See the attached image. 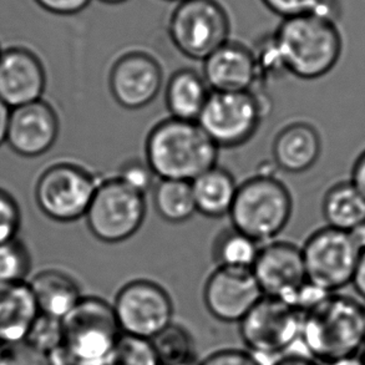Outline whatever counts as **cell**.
Returning <instances> with one entry per match:
<instances>
[{"label":"cell","mask_w":365,"mask_h":365,"mask_svg":"<svg viewBox=\"0 0 365 365\" xmlns=\"http://www.w3.org/2000/svg\"><path fill=\"white\" fill-rule=\"evenodd\" d=\"M202 76L211 91L246 93L255 91L259 73L253 50L227 41L203 60Z\"/></svg>","instance_id":"cell-18"},{"label":"cell","mask_w":365,"mask_h":365,"mask_svg":"<svg viewBox=\"0 0 365 365\" xmlns=\"http://www.w3.org/2000/svg\"><path fill=\"white\" fill-rule=\"evenodd\" d=\"M146 217V200L119 178L99 183L85 215L90 232L101 242L121 243L133 237Z\"/></svg>","instance_id":"cell-8"},{"label":"cell","mask_w":365,"mask_h":365,"mask_svg":"<svg viewBox=\"0 0 365 365\" xmlns=\"http://www.w3.org/2000/svg\"><path fill=\"white\" fill-rule=\"evenodd\" d=\"M262 3L282 19L313 14L336 23L339 14L333 0H262Z\"/></svg>","instance_id":"cell-30"},{"label":"cell","mask_w":365,"mask_h":365,"mask_svg":"<svg viewBox=\"0 0 365 365\" xmlns=\"http://www.w3.org/2000/svg\"><path fill=\"white\" fill-rule=\"evenodd\" d=\"M218 150L197 121L170 118L148 133L145 161L158 180L192 182L216 166Z\"/></svg>","instance_id":"cell-1"},{"label":"cell","mask_w":365,"mask_h":365,"mask_svg":"<svg viewBox=\"0 0 365 365\" xmlns=\"http://www.w3.org/2000/svg\"><path fill=\"white\" fill-rule=\"evenodd\" d=\"M63 328L64 346L80 365L105 364L123 334L114 307L98 297H83Z\"/></svg>","instance_id":"cell-7"},{"label":"cell","mask_w":365,"mask_h":365,"mask_svg":"<svg viewBox=\"0 0 365 365\" xmlns=\"http://www.w3.org/2000/svg\"><path fill=\"white\" fill-rule=\"evenodd\" d=\"M292 211L293 201L284 183L271 175H257L238 186L230 217L233 228L261 243L287 227Z\"/></svg>","instance_id":"cell-4"},{"label":"cell","mask_w":365,"mask_h":365,"mask_svg":"<svg viewBox=\"0 0 365 365\" xmlns=\"http://www.w3.org/2000/svg\"><path fill=\"white\" fill-rule=\"evenodd\" d=\"M322 138L313 125L297 121L277 133L272 156L277 168L288 173H307L321 158Z\"/></svg>","instance_id":"cell-19"},{"label":"cell","mask_w":365,"mask_h":365,"mask_svg":"<svg viewBox=\"0 0 365 365\" xmlns=\"http://www.w3.org/2000/svg\"><path fill=\"white\" fill-rule=\"evenodd\" d=\"M46 73L39 56L23 46H11L0 54V99L10 109L43 99Z\"/></svg>","instance_id":"cell-17"},{"label":"cell","mask_w":365,"mask_h":365,"mask_svg":"<svg viewBox=\"0 0 365 365\" xmlns=\"http://www.w3.org/2000/svg\"><path fill=\"white\" fill-rule=\"evenodd\" d=\"M326 365H364V363L361 361V356H351L327 363Z\"/></svg>","instance_id":"cell-42"},{"label":"cell","mask_w":365,"mask_h":365,"mask_svg":"<svg viewBox=\"0 0 365 365\" xmlns=\"http://www.w3.org/2000/svg\"><path fill=\"white\" fill-rule=\"evenodd\" d=\"M163 81V68L158 60L143 51H128L111 68L110 93L123 109L140 110L155 101Z\"/></svg>","instance_id":"cell-14"},{"label":"cell","mask_w":365,"mask_h":365,"mask_svg":"<svg viewBox=\"0 0 365 365\" xmlns=\"http://www.w3.org/2000/svg\"><path fill=\"white\" fill-rule=\"evenodd\" d=\"M0 351H1V346H0Z\"/></svg>","instance_id":"cell-48"},{"label":"cell","mask_w":365,"mask_h":365,"mask_svg":"<svg viewBox=\"0 0 365 365\" xmlns=\"http://www.w3.org/2000/svg\"><path fill=\"white\" fill-rule=\"evenodd\" d=\"M175 365H198L195 361H188V363H182V364H175Z\"/></svg>","instance_id":"cell-45"},{"label":"cell","mask_w":365,"mask_h":365,"mask_svg":"<svg viewBox=\"0 0 365 365\" xmlns=\"http://www.w3.org/2000/svg\"><path fill=\"white\" fill-rule=\"evenodd\" d=\"M0 365H51L49 356L28 341L1 346Z\"/></svg>","instance_id":"cell-33"},{"label":"cell","mask_w":365,"mask_h":365,"mask_svg":"<svg viewBox=\"0 0 365 365\" xmlns=\"http://www.w3.org/2000/svg\"><path fill=\"white\" fill-rule=\"evenodd\" d=\"M21 226V212L15 198L0 188V243L18 238Z\"/></svg>","instance_id":"cell-34"},{"label":"cell","mask_w":365,"mask_h":365,"mask_svg":"<svg viewBox=\"0 0 365 365\" xmlns=\"http://www.w3.org/2000/svg\"><path fill=\"white\" fill-rule=\"evenodd\" d=\"M165 1H171V3H181V1H185V0H165Z\"/></svg>","instance_id":"cell-46"},{"label":"cell","mask_w":365,"mask_h":365,"mask_svg":"<svg viewBox=\"0 0 365 365\" xmlns=\"http://www.w3.org/2000/svg\"><path fill=\"white\" fill-rule=\"evenodd\" d=\"M191 186L198 213L208 218H220L230 215L238 186L227 170L216 165L195 178Z\"/></svg>","instance_id":"cell-23"},{"label":"cell","mask_w":365,"mask_h":365,"mask_svg":"<svg viewBox=\"0 0 365 365\" xmlns=\"http://www.w3.org/2000/svg\"><path fill=\"white\" fill-rule=\"evenodd\" d=\"M115 316L123 334L153 341L173 322V303L163 287L138 279L125 284L115 298Z\"/></svg>","instance_id":"cell-12"},{"label":"cell","mask_w":365,"mask_h":365,"mask_svg":"<svg viewBox=\"0 0 365 365\" xmlns=\"http://www.w3.org/2000/svg\"><path fill=\"white\" fill-rule=\"evenodd\" d=\"M163 365H175L195 361V344L191 334L183 327L170 324L153 341Z\"/></svg>","instance_id":"cell-27"},{"label":"cell","mask_w":365,"mask_h":365,"mask_svg":"<svg viewBox=\"0 0 365 365\" xmlns=\"http://www.w3.org/2000/svg\"><path fill=\"white\" fill-rule=\"evenodd\" d=\"M25 341L49 354L64 344L63 319L40 314Z\"/></svg>","instance_id":"cell-31"},{"label":"cell","mask_w":365,"mask_h":365,"mask_svg":"<svg viewBox=\"0 0 365 365\" xmlns=\"http://www.w3.org/2000/svg\"><path fill=\"white\" fill-rule=\"evenodd\" d=\"M211 93L202 75L195 70H178L168 80L165 93L171 118L197 121Z\"/></svg>","instance_id":"cell-22"},{"label":"cell","mask_w":365,"mask_h":365,"mask_svg":"<svg viewBox=\"0 0 365 365\" xmlns=\"http://www.w3.org/2000/svg\"><path fill=\"white\" fill-rule=\"evenodd\" d=\"M252 272L264 297L289 304L308 281L302 248L289 242H271L262 247Z\"/></svg>","instance_id":"cell-15"},{"label":"cell","mask_w":365,"mask_h":365,"mask_svg":"<svg viewBox=\"0 0 365 365\" xmlns=\"http://www.w3.org/2000/svg\"><path fill=\"white\" fill-rule=\"evenodd\" d=\"M168 33L181 54L203 61L230 41L231 20L217 0H185L170 15Z\"/></svg>","instance_id":"cell-6"},{"label":"cell","mask_w":365,"mask_h":365,"mask_svg":"<svg viewBox=\"0 0 365 365\" xmlns=\"http://www.w3.org/2000/svg\"><path fill=\"white\" fill-rule=\"evenodd\" d=\"M99 1L108 5H120L123 4V3H126L128 0H99Z\"/></svg>","instance_id":"cell-43"},{"label":"cell","mask_w":365,"mask_h":365,"mask_svg":"<svg viewBox=\"0 0 365 365\" xmlns=\"http://www.w3.org/2000/svg\"><path fill=\"white\" fill-rule=\"evenodd\" d=\"M349 233H351L353 241L356 242V246L361 250V252L365 250V222L361 223V226L354 228V230Z\"/></svg>","instance_id":"cell-41"},{"label":"cell","mask_w":365,"mask_h":365,"mask_svg":"<svg viewBox=\"0 0 365 365\" xmlns=\"http://www.w3.org/2000/svg\"><path fill=\"white\" fill-rule=\"evenodd\" d=\"M30 268L29 250L19 238L0 243V284L26 282Z\"/></svg>","instance_id":"cell-29"},{"label":"cell","mask_w":365,"mask_h":365,"mask_svg":"<svg viewBox=\"0 0 365 365\" xmlns=\"http://www.w3.org/2000/svg\"><path fill=\"white\" fill-rule=\"evenodd\" d=\"M322 215L328 227L351 232L365 222V196L351 180L334 183L323 197Z\"/></svg>","instance_id":"cell-24"},{"label":"cell","mask_w":365,"mask_h":365,"mask_svg":"<svg viewBox=\"0 0 365 365\" xmlns=\"http://www.w3.org/2000/svg\"><path fill=\"white\" fill-rule=\"evenodd\" d=\"M361 359L363 361V363H364L365 365V344L364 346L361 348Z\"/></svg>","instance_id":"cell-44"},{"label":"cell","mask_w":365,"mask_h":365,"mask_svg":"<svg viewBox=\"0 0 365 365\" xmlns=\"http://www.w3.org/2000/svg\"><path fill=\"white\" fill-rule=\"evenodd\" d=\"M96 365H105V364H96Z\"/></svg>","instance_id":"cell-49"},{"label":"cell","mask_w":365,"mask_h":365,"mask_svg":"<svg viewBox=\"0 0 365 365\" xmlns=\"http://www.w3.org/2000/svg\"><path fill=\"white\" fill-rule=\"evenodd\" d=\"M271 365H318V363L306 353L291 351L276 359Z\"/></svg>","instance_id":"cell-38"},{"label":"cell","mask_w":365,"mask_h":365,"mask_svg":"<svg viewBox=\"0 0 365 365\" xmlns=\"http://www.w3.org/2000/svg\"><path fill=\"white\" fill-rule=\"evenodd\" d=\"M105 365H163L153 341L121 334Z\"/></svg>","instance_id":"cell-28"},{"label":"cell","mask_w":365,"mask_h":365,"mask_svg":"<svg viewBox=\"0 0 365 365\" xmlns=\"http://www.w3.org/2000/svg\"><path fill=\"white\" fill-rule=\"evenodd\" d=\"M351 284H353L356 293L365 301V250L359 255Z\"/></svg>","instance_id":"cell-37"},{"label":"cell","mask_w":365,"mask_h":365,"mask_svg":"<svg viewBox=\"0 0 365 365\" xmlns=\"http://www.w3.org/2000/svg\"><path fill=\"white\" fill-rule=\"evenodd\" d=\"M10 109L8 105L5 104L3 100L0 99V146L6 143V133H8V125H9Z\"/></svg>","instance_id":"cell-40"},{"label":"cell","mask_w":365,"mask_h":365,"mask_svg":"<svg viewBox=\"0 0 365 365\" xmlns=\"http://www.w3.org/2000/svg\"><path fill=\"white\" fill-rule=\"evenodd\" d=\"M302 346L314 361L356 356L365 344V308L348 297L329 294L303 313Z\"/></svg>","instance_id":"cell-3"},{"label":"cell","mask_w":365,"mask_h":365,"mask_svg":"<svg viewBox=\"0 0 365 365\" xmlns=\"http://www.w3.org/2000/svg\"><path fill=\"white\" fill-rule=\"evenodd\" d=\"M153 206L158 216L170 223H183L196 211L192 186L187 181L158 180L153 190Z\"/></svg>","instance_id":"cell-25"},{"label":"cell","mask_w":365,"mask_h":365,"mask_svg":"<svg viewBox=\"0 0 365 365\" xmlns=\"http://www.w3.org/2000/svg\"><path fill=\"white\" fill-rule=\"evenodd\" d=\"M302 255L308 281L333 293L351 284L361 250L351 233L326 226L312 233Z\"/></svg>","instance_id":"cell-10"},{"label":"cell","mask_w":365,"mask_h":365,"mask_svg":"<svg viewBox=\"0 0 365 365\" xmlns=\"http://www.w3.org/2000/svg\"><path fill=\"white\" fill-rule=\"evenodd\" d=\"M287 73L298 79H321L336 68L343 39L336 21L308 14L282 20L273 34Z\"/></svg>","instance_id":"cell-2"},{"label":"cell","mask_w":365,"mask_h":365,"mask_svg":"<svg viewBox=\"0 0 365 365\" xmlns=\"http://www.w3.org/2000/svg\"><path fill=\"white\" fill-rule=\"evenodd\" d=\"M263 106L255 91H212L197 123L218 148L241 146L261 125Z\"/></svg>","instance_id":"cell-11"},{"label":"cell","mask_w":365,"mask_h":365,"mask_svg":"<svg viewBox=\"0 0 365 365\" xmlns=\"http://www.w3.org/2000/svg\"><path fill=\"white\" fill-rule=\"evenodd\" d=\"M59 136V119L44 100L11 109L6 143L23 158H38L54 146Z\"/></svg>","instance_id":"cell-16"},{"label":"cell","mask_w":365,"mask_h":365,"mask_svg":"<svg viewBox=\"0 0 365 365\" xmlns=\"http://www.w3.org/2000/svg\"><path fill=\"white\" fill-rule=\"evenodd\" d=\"M351 181L365 196V150L358 156L351 168Z\"/></svg>","instance_id":"cell-39"},{"label":"cell","mask_w":365,"mask_h":365,"mask_svg":"<svg viewBox=\"0 0 365 365\" xmlns=\"http://www.w3.org/2000/svg\"><path fill=\"white\" fill-rule=\"evenodd\" d=\"M263 297L251 269L217 267L203 289L207 311L223 323H240Z\"/></svg>","instance_id":"cell-13"},{"label":"cell","mask_w":365,"mask_h":365,"mask_svg":"<svg viewBox=\"0 0 365 365\" xmlns=\"http://www.w3.org/2000/svg\"><path fill=\"white\" fill-rule=\"evenodd\" d=\"M261 248V243L256 240L231 227L218 235L213 243L212 256L221 268L252 271Z\"/></svg>","instance_id":"cell-26"},{"label":"cell","mask_w":365,"mask_h":365,"mask_svg":"<svg viewBox=\"0 0 365 365\" xmlns=\"http://www.w3.org/2000/svg\"><path fill=\"white\" fill-rule=\"evenodd\" d=\"M99 183L93 173L79 165L55 163L38 178L35 202L50 220L74 222L85 217Z\"/></svg>","instance_id":"cell-9"},{"label":"cell","mask_w":365,"mask_h":365,"mask_svg":"<svg viewBox=\"0 0 365 365\" xmlns=\"http://www.w3.org/2000/svg\"><path fill=\"white\" fill-rule=\"evenodd\" d=\"M303 313L287 302L263 297L240 322V334L248 351L271 365L301 343Z\"/></svg>","instance_id":"cell-5"},{"label":"cell","mask_w":365,"mask_h":365,"mask_svg":"<svg viewBox=\"0 0 365 365\" xmlns=\"http://www.w3.org/2000/svg\"><path fill=\"white\" fill-rule=\"evenodd\" d=\"M39 316L28 282L0 284V346L26 341Z\"/></svg>","instance_id":"cell-20"},{"label":"cell","mask_w":365,"mask_h":365,"mask_svg":"<svg viewBox=\"0 0 365 365\" xmlns=\"http://www.w3.org/2000/svg\"><path fill=\"white\" fill-rule=\"evenodd\" d=\"M40 314L64 319L81 301V288L73 277L59 269H45L28 282Z\"/></svg>","instance_id":"cell-21"},{"label":"cell","mask_w":365,"mask_h":365,"mask_svg":"<svg viewBox=\"0 0 365 365\" xmlns=\"http://www.w3.org/2000/svg\"><path fill=\"white\" fill-rule=\"evenodd\" d=\"M118 178L133 191L146 196L148 191H153L156 185L155 178H158L146 161L130 160L120 168Z\"/></svg>","instance_id":"cell-32"},{"label":"cell","mask_w":365,"mask_h":365,"mask_svg":"<svg viewBox=\"0 0 365 365\" xmlns=\"http://www.w3.org/2000/svg\"><path fill=\"white\" fill-rule=\"evenodd\" d=\"M41 9L59 16H73L84 11L93 0H34Z\"/></svg>","instance_id":"cell-36"},{"label":"cell","mask_w":365,"mask_h":365,"mask_svg":"<svg viewBox=\"0 0 365 365\" xmlns=\"http://www.w3.org/2000/svg\"><path fill=\"white\" fill-rule=\"evenodd\" d=\"M198 365H263L251 351L222 349L210 354Z\"/></svg>","instance_id":"cell-35"},{"label":"cell","mask_w":365,"mask_h":365,"mask_svg":"<svg viewBox=\"0 0 365 365\" xmlns=\"http://www.w3.org/2000/svg\"><path fill=\"white\" fill-rule=\"evenodd\" d=\"M1 51H3V50H1V48H0V54H1Z\"/></svg>","instance_id":"cell-47"}]
</instances>
